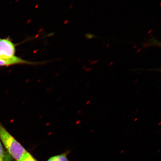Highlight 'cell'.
I'll return each mask as SVG.
<instances>
[{
    "label": "cell",
    "instance_id": "obj_2",
    "mask_svg": "<svg viewBox=\"0 0 161 161\" xmlns=\"http://www.w3.org/2000/svg\"><path fill=\"white\" fill-rule=\"evenodd\" d=\"M0 141L8 153L16 161H20L27 151L0 122Z\"/></svg>",
    "mask_w": 161,
    "mask_h": 161
},
{
    "label": "cell",
    "instance_id": "obj_8",
    "mask_svg": "<svg viewBox=\"0 0 161 161\" xmlns=\"http://www.w3.org/2000/svg\"><path fill=\"white\" fill-rule=\"evenodd\" d=\"M12 158L11 156L9 157L8 158H7L4 161H11Z\"/></svg>",
    "mask_w": 161,
    "mask_h": 161
},
{
    "label": "cell",
    "instance_id": "obj_1",
    "mask_svg": "<svg viewBox=\"0 0 161 161\" xmlns=\"http://www.w3.org/2000/svg\"><path fill=\"white\" fill-rule=\"evenodd\" d=\"M16 44L9 37L0 38V67L16 65H37L43 62H32L16 56Z\"/></svg>",
    "mask_w": 161,
    "mask_h": 161
},
{
    "label": "cell",
    "instance_id": "obj_5",
    "mask_svg": "<svg viewBox=\"0 0 161 161\" xmlns=\"http://www.w3.org/2000/svg\"><path fill=\"white\" fill-rule=\"evenodd\" d=\"M20 161H38L37 160L31 155V153L28 152L25 154V156L23 157V158L21 159Z\"/></svg>",
    "mask_w": 161,
    "mask_h": 161
},
{
    "label": "cell",
    "instance_id": "obj_3",
    "mask_svg": "<svg viewBox=\"0 0 161 161\" xmlns=\"http://www.w3.org/2000/svg\"><path fill=\"white\" fill-rule=\"evenodd\" d=\"M69 153V151H68L61 154L54 156L48 159L47 161H70L68 158Z\"/></svg>",
    "mask_w": 161,
    "mask_h": 161
},
{
    "label": "cell",
    "instance_id": "obj_7",
    "mask_svg": "<svg viewBox=\"0 0 161 161\" xmlns=\"http://www.w3.org/2000/svg\"><path fill=\"white\" fill-rule=\"evenodd\" d=\"M150 44L151 45H158V43L159 44H160V43H158V41H157V40H156V39H154V40H151V42L150 43Z\"/></svg>",
    "mask_w": 161,
    "mask_h": 161
},
{
    "label": "cell",
    "instance_id": "obj_4",
    "mask_svg": "<svg viewBox=\"0 0 161 161\" xmlns=\"http://www.w3.org/2000/svg\"><path fill=\"white\" fill-rule=\"evenodd\" d=\"M9 153H6L3 149V144L0 141V161H4L10 157Z\"/></svg>",
    "mask_w": 161,
    "mask_h": 161
},
{
    "label": "cell",
    "instance_id": "obj_6",
    "mask_svg": "<svg viewBox=\"0 0 161 161\" xmlns=\"http://www.w3.org/2000/svg\"><path fill=\"white\" fill-rule=\"evenodd\" d=\"M85 36L87 39H92L96 37V36H95V35L90 33H87L85 35Z\"/></svg>",
    "mask_w": 161,
    "mask_h": 161
}]
</instances>
